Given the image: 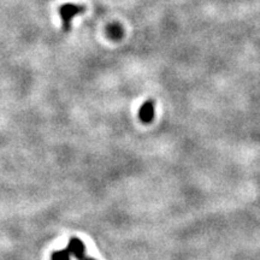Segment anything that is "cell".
<instances>
[{
  "label": "cell",
  "instance_id": "5b68a950",
  "mask_svg": "<svg viewBox=\"0 0 260 260\" xmlns=\"http://www.w3.org/2000/svg\"><path fill=\"white\" fill-rule=\"evenodd\" d=\"M71 255L68 252V249H60L56 250V252L52 254V260H70Z\"/></svg>",
  "mask_w": 260,
  "mask_h": 260
},
{
  "label": "cell",
  "instance_id": "8992f818",
  "mask_svg": "<svg viewBox=\"0 0 260 260\" xmlns=\"http://www.w3.org/2000/svg\"><path fill=\"white\" fill-rule=\"evenodd\" d=\"M78 260H96V259L90 258V256H82V258H81V259H78Z\"/></svg>",
  "mask_w": 260,
  "mask_h": 260
},
{
  "label": "cell",
  "instance_id": "6da1fadb",
  "mask_svg": "<svg viewBox=\"0 0 260 260\" xmlns=\"http://www.w3.org/2000/svg\"><path fill=\"white\" fill-rule=\"evenodd\" d=\"M85 8L83 5H76V4H64L59 8V15L62 17L63 29L65 32L70 30L71 27V21L75 16L84 14Z\"/></svg>",
  "mask_w": 260,
  "mask_h": 260
},
{
  "label": "cell",
  "instance_id": "277c9868",
  "mask_svg": "<svg viewBox=\"0 0 260 260\" xmlns=\"http://www.w3.org/2000/svg\"><path fill=\"white\" fill-rule=\"evenodd\" d=\"M106 33H108V36L112 40H121L124 35L123 27L119 23H111L109 24L108 28H106Z\"/></svg>",
  "mask_w": 260,
  "mask_h": 260
},
{
  "label": "cell",
  "instance_id": "3957f363",
  "mask_svg": "<svg viewBox=\"0 0 260 260\" xmlns=\"http://www.w3.org/2000/svg\"><path fill=\"white\" fill-rule=\"evenodd\" d=\"M66 249H68L70 255H74L77 259H81L82 256H84V244L82 243V241L79 238L72 237L69 241Z\"/></svg>",
  "mask_w": 260,
  "mask_h": 260
},
{
  "label": "cell",
  "instance_id": "7a4b0ae2",
  "mask_svg": "<svg viewBox=\"0 0 260 260\" xmlns=\"http://www.w3.org/2000/svg\"><path fill=\"white\" fill-rule=\"evenodd\" d=\"M154 103H153L152 100H147V102L143 103L141 108H140L139 117L143 123H151L153 118H154Z\"/></svg>",
  "mask_w": 260,
  "mask_h": 260
}]
</instances>
